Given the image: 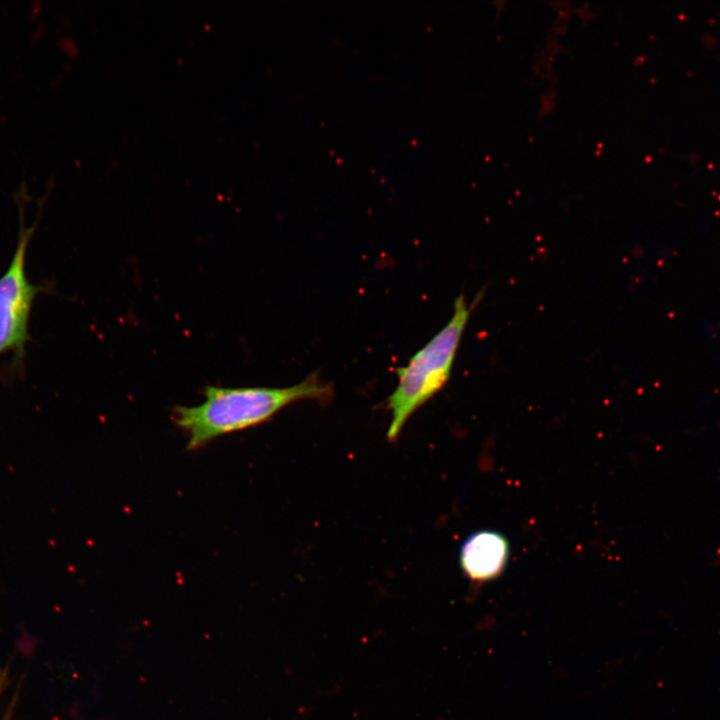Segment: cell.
Instances as JSON below:
<instances>
[{"instance_id": "cell-2", "label": "cell", "mask_w": 720, "mask_h": 720, "mask_svg": "<svg viewBox=\"0 0 720 720\" xmlns=\"http://www.w3.org/2000/svg\"><path fill=\"white\" fill-rule=\"evenodd\" d=\"M470 313L466 298L458 296L447 324L405 366L395 370L397 386L386 400V408L391 413L386 432L390 442L398 438L412 414L447 383Z\"/></svg>"}, {"instance_id": "cell-4", "label": "cell", "mask_w": 720, "mask_h": 720, "mask_svg": "<svg viewBox=\"0 0 720 720\" xmlns=\"http://www.w3.org/2000/svg\"><path fill=\"white\" fill-rule=\"evenodd\" d=\"M509 545L506 538L492 530L471 534L463 542L459 561L464 574L474 582L497 577L506 566Z\"/></svg>"}, {"instance_id": "cell-3", "label": "cell", "mask_w": 720, "mask_h": 720, "mask_svg": "<svg viewBox=\"0 0 720 720\" xmlns=\"http://www.w3.org/2000/svg\"><path fill=\"white\" fill-rule=\"evenodd\" d=\"M23 220L20 213L16 247L7 269L0 276V356L11 353L9 369L14 373L23 369L30 339V314L37 295L45 290L27 276V251L35 227H27Z\"/></svg>"}, {"instance_id": "cell-1", "label": "cell", "mask_w": 720, "mask_h": 720, "mask_svg": "<svg viewBox=\"0 0 720 720\" xmlns=\"http://www.w3.org/2000/svg\"><path fill=\"white\" fill-rule=\"evenodd\" d=\"M204 400L196 406H175L174 424L187 436L186 449L193 451L221 436L266 422L284 407L302 400L327 403L333 396L330 384L310 375L289 387L206 386Z\"/></svg>"}, {"instance_id": "cell-5", "label": "cell", "mask_w": 720, "mask_h": 720, "mask_svg": "<svg viewBox=\"0 0 720 720\" xmlns=\"http://www.w3.org/2000/svg\"><path fill=\"white\" fill-rule=\"evenodd\" d=\"M6 676H7L6 670L0 672V694H1V691L3 690L4 684L6 682Z\"/></svg>"}]
</instances>
